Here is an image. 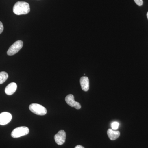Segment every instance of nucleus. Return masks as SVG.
<instances>
[{
	"mask_svg": "<svg viewBox=\"0 0 148 148\" xmlns=\"http://www.w3.org/2000/svg\"><path fill=\"white\" fill-rule=\"evenodd\" d=\"M13 11L16 15L27 14L30 11V5L26 2H17L14 6Z\"/></svg>",
	"mask_w": 148,
	"mask_h": 148,
	"instance_id": "f257e3e1",
	"label": "nucleus"
},
{
	"mask_svg": "<svg viewBox=\"0 0 148 148\" xmlns=\"http://www.w3.org/2000/svg\"><path fill=\"white\" fill-rule=\"evenodd\" d=\"M29 110L32 112L38 115L43 116L47 113L46 109L39 104L33 103L29 106Z\"/></svg>",
	"mask_w": 148,
	"mask_h": 148,
	"instance_id": "f03ea898",
	"label": "nucleus"
},
{
	"mask_svg": "<svg viewBox=\"0 0 148 148\" xmlns=\"http://www.w3.org/2000/svg\"><path fill=\"white\" fill-rule=\"evenodd\" d=\"M29 132L28 127L26 126H21L15 128L11 132L12 137L13 138H20L22 136L28 135Z\"/></svg>",
	"mask_w": 148,
	"mask_h": 148,
	"instance_id": "7ed1b4c3",
	"label": "nucleus"
},
{
	"mask_svg": "<svg viewBox=\"0 0 148 148\" xmlns=\"http://www.w3.org/2000/svg\"><path fill=\"white\" fill-rule=\"evenodd\" d=\"M23 42L21 40H18L13 44L7 51V54L9 56H12L18 53L23 47Z\"/></svg>",
	"mask_w": 148,
	"mask_h": 148,
	"instance_id": "20e7f679",
	"label": "nucleus"
},
{
	"mask_svg": "<svg viewBox=\"0 0 148 148\" xmlns=\"http://www.w3.org/2000/svg\"><path fill=\"white\" fill-rule=\"evenodd\" d=\"M65 101L69 106L74 107L77 110H79L81 108L80 103L75 101L74 95L72 94H69L67 95L65 98Z\"/></svg>",
	"mask_w": 148,
	"mask_h": 148,
	"instance_id": "39448f33",
	"label": "nucleus"
},
{
	"mask_svg": "<svg viewBox=\"0 0 148 148\" xmlns=\"http://www.w3.org/2000/svg\"><path fill=\"white\" fill-rule=\"evenodd\" d=\"M66 139V133L65 131L61 130L54 136L56 143L58 145H61L65 143Z\"/></svg>",
	"mask_w": 148,
	"mask_h": 148,
	"instance_id": "423d86ee",
	"label": "nucleus"
},
{
	"mask_svg": "<svg viewBox=\"0 0 148 148\" xmlns=\"http://www.w3.org/2000/svg\"><path fill=\"white\" fill-rule=\"evenodd\" d=\"M12 119L11 114L8 112H3L0 114V125H5L8 124Z\"/></svg>",
	"mask_w": 148,
	"mask_h": 148,
	"instance_id": "0eeeda50",
	"label": "nucleus"
},
{
	"mask_svg": "<svg viewBox=\"0 0 148 148\" xmlns=\"http://www.w3.org/2000/svg\"><path fill=\"white\" fill-rule=\"evenodd\" d=\"M80 83L83 90L87 91L89 90V79L88 77L85 76L82 77L80 79Z\"/></svg>",
	"mask_w": 148,
	"mask_h": 148,
	"instance_id": "6e6552de",
	"label": "nucleus"
},
{
	"mask_svg": "<svg viewBox=\"0 0 148 148\" xmlns=\"http://www.w3.org/2000/svg\"><path fill=\"white\" fill-rule=\"evenodd\" d=\"M16 88H17V85L14 82H12L6 87L5 91L7 95H12L16 91Z\"/></svg>",
	"mask_w": 148,
	"mask_h": 148,
	"instance_id": "1a4fd4ad",
	"label": "nucleus"
},
{
	"mask_svg": "<svg viewBox=\"0 0 148 148\" xmlns=\"http://www.w3.org/2000/svg\"><path fill=\"white\" fill-rule=\"evenodd\" d=\"M108 136L111 140H116L120 135L119 131L113 130L112 129H109L107 131Z\"/></svg>",
	"mask_w": 148,
	"mask_h": 148,
	"instance_id": "9d476101",
	"label": "nucleus"
},
{
	"mask_svg": "<svg viewBox=\"0 0 148 148\" xmlns=\"http://www.w3.org/2000/svg\"><path fill=\"white\" fill-rule=\"evenodd\" d=\"M8 77V75L6 72H0V84L5 82Z\"/></svg>",
	"mask_w": 148,
	"mask_h": 148,
	"instance_id": "9b49d317",
	"label": "nucleus"
},
{
	"mask_svg": "<svg viewBox=\"0 0 148 148\" xmlns=\"http://www.w3.org/2000/svg\"><path fill=\"white\" fill-rule=\"evenodd\" d=\"M119 125V123L118 122L114 121L111 124V127H112V129L116 130L118 129Z\"/></svg>",
	"mask_w": 148,
	"mask_h": 148,
	"instance_id": "f8f14e48",
	"label": "nucleus"
},
{
	"mask_svg": "<svg viewBox=\"0 0 148 148\" xmlns=\"http://www.w3.org/2000/svg\"><path fill=\"white\" fill-rule=\"evenodd\" d=\"M134 1L138 6H141L143 5V0H134Z\"/></svg>",
	"mask_w": 148,
	"mask_h": 148,
	"instance_id": "ddd939ff",
	"label": "nucleus"
},
{
	"mask_svg": "<svg viewBox=\"0 0 148 148\" xmlns=\"http://www.w3.org/2000/svg\"><path fill=\"white\" fill-rule=\"evenodd\" d=\"M4 27L2 23L0 21V34L2 33L3 31Z\"/></svg>",
	"mask_w": 148,
	"mask_h": 148,
	"instance_id": "4468645a",
	"label": "nucleus"
},
{
	"mask_svg": "<svg viewBox=\"0 0 148 148\" xmlns=\"http://www.w3.org/2000/svg\"><path fill=\"white\" fill-rule=\"evenodd\" d=\"M75 148H84V147H83V146L81 145H77V146H76L75 147Z\"/></svg>",
	"mask_w": 148,
	"mask_h": 148,
	"instance_id": "2eb2a0df",
	"label": "nucleus"
},
{
	"mask_svg": "<svg viewBox=\"0 0 148 148\" xmlns=\"http://www.w3.org/2000/svg\"><path fill=\"white\" fill-rule=\"evenodd\" d=\"M147 18L148 19V12L147 13Z\"/></svg>",
	"mask_w": 148,
	"mask_h": 148,
	"instance_id": "dca6fc26",
	"label": "nucleus"
}]
</instances>
